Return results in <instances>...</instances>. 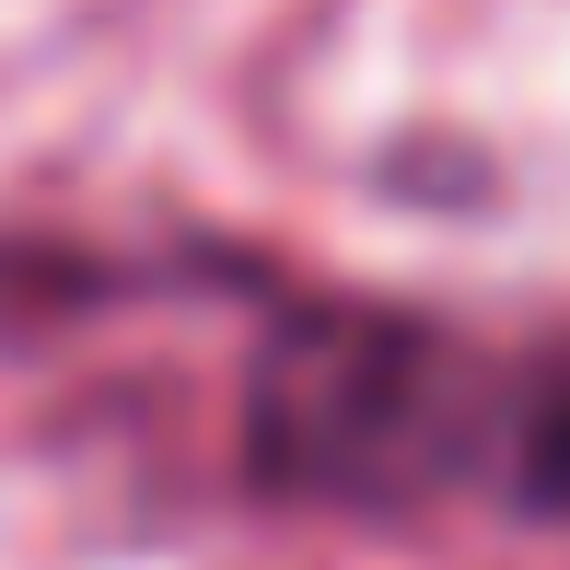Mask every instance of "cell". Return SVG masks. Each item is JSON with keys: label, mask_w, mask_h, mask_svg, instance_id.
<instances>
[{"label": "cell", "mask_w": 570, "mask_h": 570, "mask_svg": "<svg viewBox=\"0 0 570 570\" xmlns=\"http://www.w3.org/2000/svg\"><path fill=\"white\" fill-rule=\"evenodd\" d=\"M245 465L303 512L512 524L570 548V326L478 338L384 303H315L256 350Z\"/></svg>", "instance_id": "obj_1"}]
</instances>
